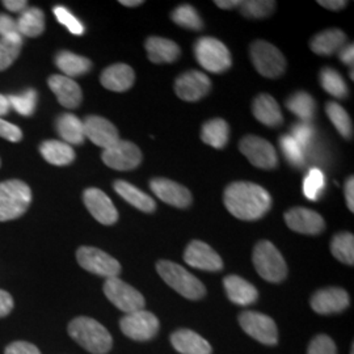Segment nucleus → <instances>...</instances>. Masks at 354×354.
<instances>
[{"label":"nucleus","instance_id":"obj_1","mask_svg":"<svg viewBox=\"0 0 354 354\" xmlns=\"http://www.w3.org/2000/svg\"><path fill=\"white\" fill-rule=\"evenodd\" d=\"M228 212L241 221L263 218L272 207V197L263 187L248 183H231L223 193Z\"/></svg>","mask_w":354,"mask_h":354},{"label":"nucleus","instance_id":"obj_2","mask_svg":"<svg viewBox=\"0 0 354 354\" xmlns=\"http://www.w3.org/2000/svg\"><path fill=\"white\" fill-rule=\"evenodd\" d=\"M68 335L92 354H106L113 345L109 330L95 319L80 317L68 324Z\"/></svg>","mask_w":354,"mask_h":354},{"label":"nucleus","instance_id":"obj_3","mask_svg":"<svg viewBox=\"0 0 354 354\" xmlns=\"http://www.w3.org/2000/svg\"><path fill=\"white\" fill-rule=\"evenodd\" d=\"M156 270L159 276L165 279V283L184 298L190 301H197L205 297V285L185 268L169 260H160L156 264Z\"/></svg>","mask_w":354,"mask_h":354},{"label":"nucleus","instance_id":"obj_4","mask_svg":"<svg viewBox=\"0 0 354 354\" xmlns=\"http://www.w3.org/2000/svg\"><path fill=\"white\" fill-rule=\"evenodd\" d=\"M252 263L257 273L273 283H279L288 276V266L279 248L269 241H259L252 253Z\"/></svg>","mask_w":354,"mask_h":354},{"label":"nucleus","instance_id":"obj_5","mask_svg":"<svg viewBox=\"0 0 354 354\" xmlns=\"http://www.w3.org/2000/svg\"><path fill=\"white\" fill-rule=\"evenodd\" d=\"M32 203V190L24 181L8 180L0 183V222L17 219Z\"/></svg>","mask_w":354,"mask_h":354},{"label":"nucleus","instance_id":"obj_6","mask_svg":"<svg viewBox=\"0 0 354 354\" xmlns=\"http://www.w3.org/2000/svg\"><path fill=\"white\" fill-rule=\"evenodd\" d=\"M194 55L200 66L214 74L227 71L232 64L227 46L214 37L198 38L194 44Z\"/></svg>","mask_w":354,"mask_h":354},{"label":"nucleus","instance_id":"obj_7","mask_svg":"<svg viewBox=\"0 0 354 354\" xmlns=\"http://www.w3.org/2000/svg\"><path fill=\"white\" fill-rule=\"evenodd\" d=\"M251 59L254 68L266 77L276 79L286 70V58L274 45L257 39L251 45Z\"/></svg>","mask_w":354,"mask_h":354},{"label":"nucleus","instance_id":"obj_8","mask_svg":"<svg viewBox=\"0 0 354 354\" xmlns=\"http://www.w3.org/2000/svg\"><path fill=\"white\" fill-rule=\"evenodd\" d=\"M104 294L121 311L131 314L145 308V297L118 277L108 279L104 283Z\"/></svg>","mask_w":354,"mask_h":354},{"label":"nucleus","instance_id":"obj_9","mask_svg":"<svg viewBox=\"0 0 354 354\" xmlns=\"http://www.w3.org/2000/svg\"><path fill=\"white\" fill-rule=\"evenodd\" d=\"M76 259L83 269L106 279L118 277L121 273V264L111 254L95 247H80Z\"/></svg>","mask_w":354,"mask_h":354},{"label":"nucleus","instance_id":"obj_10","mask_svg":"<svg viewBox=\"0 0 354 354\" xmlns=\"http://www.w3.org/2000/svg\"><path fill=\"white\" fill-rule=\"evenodd\" d=\"M120 327L129 339L134 342H149L158 335L160 323L150 311L140 310L127 314L120 320Z\"/></svg>","mask_w":354,"mask_h":354},{"label":"nucleus","instance_id":"obj_11","mask_svg":"<svg viewBox=\"0 0 354 354\" xmlns=\"http://www.w3.org/2000/svg\"><path fill=\"white\" fill-rule=\"evenodd\" d=\"M239 324L243 330L252 339L266 345L279 342V329L270 317L256 311H244L239 315Z\"/></svg>","mask_w":354,"mask_h":354},{"label":"nucleus","instance_id":"obj_12","mask_svg":"<svg viewBox=\"0 0 354 354\" xmlns=\"http://www.w3.org/2000/svg\"><path fill=\"white\" fill-rule=\"evenodd\" d=\"M241 152L251 165L261 169H273L279 165V156L270 142L256 137L245 136L239 143Z\"/></svg>","mask_w":354,"mask_h":354},{"label":"nucleus","instance_id":"obj_13","mask_svg":"<svg viewBox=\"0 0 354 354\" xmlns=\"http://www.w3.org/2000/svg\"><path fill=\"white\" fill-rule=\"evenodd\" d=\"M102 162L115 171H131L142 162V152L137 145L129 140H118L102 152Z\"/></svg>","mask_w":354,"mask_h":354},{"label":"nucleus","instance_id":"obj_14","mask_svg":"<svg viewBox=\"0 0 354 354\" xmlns=\"http://www.w3.org/2000/svg\"><path fill=\"white\" fill-rule=\"evenodd\" d=\"M212 89L209 76L201 71L190 70L178 76L175 83V92L184 102H198L205 97Z\"/></svg>","mask_w":354,"mask_h":354},{"label":"nucleus","instance_id":"obj_15","mask_svg":"<svg viewBox=\"0 0 354 354\" xmlns=\"http://www.w3.org/2000/svg\"><path fill=\"white\" fill-rule=\"evenodd\" d=\"M184 260L188 266L207 272H218L223 268L222 257L205 241H192L185 252Z\"/></svg>","mask_w":354,"mask_h":354},{"label":"nucleus","instance_id":"obj_16","mask_svg":"<svg viewBox=\"0 0 354 354\" xmlns=\"http://www.w3.org/2000/svg\"><path fill=\"white\" fill-rule=\"evenodd\" d=\"M84 205L91 215L105 226H112L118 221V212L112 200L97 188H88L83 194Z\"/></svg>","mask_w":354,"mask_h":354},{"label":"nucleus","instance_id":"obj_17","mask_svg":"<svg viewBox=\"0 0 354 354\" xmlns=\"http://www.w3.org/2000/svg\"><path fill=\"white\" fill-rule=\"evenodd\" d=\"M285 222L288 227L304 235H317L324 231L326 222L323 216L306 207H292L285 215Z\"/></svg>","mask_w":354,"mask_h":354},{"label":"nucleus","instance_id":"obj_18","mask_svg":"<svg viewBox=\"0 0 354 354\" xmlns=\"http://www.w3.org/2000/svg\"><path fill=\"white\" fill-rule=\"evenodd\" d=\"M84 136L93 145L102 147L104 150L112 147L120 140L117 127L111 121L100 115H88L84 121Z\"/></svg>","mask_w":354,"mask_h":354},{"label":"nucleus","instance_id":"obj_19","mask_svg":"<svg viewBox=\"0 0 354 354\" xmlns=\"http://www.w3.org/2000/svg\"><path fill=\"white\" fill-rule=\"evenodd\" d=\"M351 304L349 294L342 288H326L311 297V307L320 315L339 314Z\"/></svg>","mask_w":354,"mask_h":354},{"label":"nucleus","instance_id":"obj_20","mask_svg":"<svg viewBox=\"0 0 354 354\" xmlns=\"http://www.w3.org/2000/svg\"><path fill=\"white\" fill-rule=\"evenodd\" d=\"M150 188L152 193L156 194L163 203L180 209L188 207L193 200L192 193L188 188L169 178H163V177L152 178L150 181Z\"/></svg>","mask_w":354,"mask_h":354},{"label":"nucleus","instance_id":"obj_21","mask_svg":"<svg viewBox=\"0 0 354 354\" xmlns=\"http://www.w3.org/2000/svg\"><path fill=\"white\" fill-rule=\"evenodd\" d=\"M48 83L62 106L67 109H75L80 105L83 93L80 86L74 79L64 75H53L49 77Z\"/></svg>","mask_w":354,"mask_h":354},{"label":"nucleus","instance_id":"obj_22","mask_svg":"<svg viewBox=\"0 0 354 354\" xmlns=\"http://www.w3.org/2000/svg\"><path fill=\"white\" fill-rule=\"evenodd\" d=\"M171 344L178 353L212 354V345L190 329H178L171 335Z\"/></svg>","mask_w":354,"mask_h":354},{"label":"nucleus","instance_id":"obj_23","mask_svg":"<svg viewBox=\"0 0 354 354\" xmlns=\"http://www.w3.org/2000/svg\"><path fill=\"white\" fill-rule=\"evenodd\" d=\"M102 84L113 92H125L131 88L136 80L134 70L125 64H115L102 71Z\"/></svg>","mask_w":354,"mask_h":354},{"label":"nucleus","instance_id":"obj_24","mask_svg":"<svg viewBox=\"0 0 354 354\" xmlns=\"http://www.w3.org/2000/svg\"><path fill=\"white\" fill-rule=\"evenodd\" d=\"M252 113L254 118L266 127H277L283 122V114L279 102L268 93H261L253 100Z\"/></svg>","mask_w":354,"mask_h":354},{"label":"nucleus","instance_id":"obj_25","mask_svg":"<svg viewBox=\"0 0 354 354\" xmlns=\"http://www.w3.org/2000/svg\"><path fill=\"white\" fill-rule=\"evenodd\" d=\"M223 286L228 299L238 306H250L254 304L259 298L257 289L251 282L241 279L239 276H227L223 279Z\"/></svg>","mask_w":354,"mask_h":354},{"label":"nucleus","instance_id":"obj_26","mask_svg":"<svg viewBox=\"0 0 354 354\" xmlns=\"http://www.w3.org/2000/svg\"><path fill=\"white\" fill-rule=\"evenodd\" d=\"M145 46L152 64H171L175 62L181 54L176 42L168 38L152 36L146 39Z\"/></svg>","mask_w":354,"mask_h":354},{"label":"nucleus","instance_id":"obj_27","mask_svg":"<svg viewBox=\"0 0 354 354\" xmlns=\"http://www.w3.org/2000/svg\"><path fill=\"white\" fill-rule=\"evenodd\" d=\"M346 35L342 29L330 28L327 30H323L322 33L317 35L311 39L310 46L311 50L317 55H332L335 53H339L345 46Z\"/></svg>","mask_w":354,"mask_h":354},{"label":"nucleus","instance_id":"obj_28","mask_svg":"<svg viewBox=\"0 0 354 354\" xmlns=\"http://www.w3.org/2000/svg\"><path fill=\"white\" fill-rule=\"evenodd\" d=\"M113 188L127 203L137 207L140 212L149 213V214L155 212L156 203L153 201L151 196L146 194L145 192L138 189L133 184L124 180H117L113 184Z\"/></svg>","mask_w":354,"mask_h":354},{"label":"nucleus","instance_id":"obj_29","mask_svg":"<svg viewBox=\"0 0 354 354\" xmlns=\"http://www.w3.org/2000/svg\"><path fill=\"white\" fill-rule=\"evenodd\" d=\"M42 158L53 165H68L75 160L74 149L64 140H45L39 146Z\"/></svg>","mask_w":354,"mask_h":354},{"label":"nucleus","instance_id":"obj_30","mask_svg":"<svg viewBox=\"0 0 354 354\" xmlns=\"http://www.w3.org/2000/svg\"><path fill=\"white\" fill-rule=\"evenodd\" d=\"M57 131L59 137L67 145H82L86 136H84V125L80 118H77L75 114H61L57 120Z\"/></svg>","mask_w":354,"mask_h":354},{"label":"nucleus","instance_id":"obj_31","mask_svg":"<svg viewBox=\"0 0 354 354\" xmlns=\"http://www.w3.org/2000/svg\"><path fill=\"white\" fill-rule=\"evenodd\" d=\"M55 64L64 73V76L71 79L87 74L92 67V62L88 58L67 50L59 51L57 54Z\"/></svg>","mask_w":354,"mask_h":354},{"label":"nucleus","instance_id":"obj_32","mask_svg":"<svg viewBox=\"0 0 354 354\" xmlns=\"http://www.w3.org/2000/svg\"><path fill=\"white\" fill-rule=\"evenodd\" d=\"M286 108L302 122L311 124L317 113V102L310 93L304 91H298L292 93L286 100Z\"/></svg>","mask_w":354,"mask_h":354},{"label":"nucleus","instance_id":"obj_33","mask_svg":"<svg viewBox=\"0 0 354 354\" xmlns=\"http://www.w3.org/2000/svg\"><path fill=\"white\" fill-rule=\"evenodd\" d=\"M228 137H230V127L227 122L222 118L209 120L207 122L203 124L201 129L203 142L218 150L226 147Z\"/></svg>","mask_w":354,"mask_h":354},{"label":"nucleus","instance_id":"obj_34","mask_svg":"<svg viewBox=\"0 0 354 354\" xmlns=\"http://www.w3.org/2000/svg\"><path fill=\"white\" fill-rule=\"evenodd\" d=\"M19 32L24 37H38L45 30V15L36 7H28L17 20Z\"/></svg>","mask_w":354,"mask_h":354},{"label":"nucleus","instance_id":"obj_35","mask_svg":"<svg viewBox=\"0 0 354 354\" xmlns=\"http://www.w3.org/2000/svg\"><path fill=\"white\" fill-rule=\"evenodd\" d=\"M326 113L336 130L340 133L342 138L352 140L353 137V124L351 115L342 108L339 102H329L326 105Z\"/></svg>","mask_w":354,"mask_h":354},{"label":"nucleus","instance_id":"obj_36","mask_svg":"<svg viewBox=\"0 0 354 354\" xmlns=\"http://www.w3.org/2000/svg\"><path fill=\"white\" fill-rule=\"evenodd\" d=\"M320 84L323 89L336 99H345L348 96V86L342 76L333 67H323L320 74Z\"/></svg>","mask_w":354,"mask_h":354},{"label":"nucleus","instance_id":"obj_37","mask_svg":"<svg viewBox=\"0 0 354 354\" xmlns=\"http://www.w3.org/2000/svg\"><path fill=\"white\" fill-rule=\"evenodd\" d=\"M330 251L337 259L346 266L354 264V236L351 232H340L333 236L330 241Z\"/></svg>","mask_w":354,"mask_h":354},{"label":"nucleus","instance_id":"obj_38","mask_svg":"<svg viewBox=\"0 0 354 354\" xmlns=\"http://www.w3.org/2000/svg\"><path fill=\"white\" fill-rule=\"evenodd\" d=\"M171 19L177 26L192 29V30H201L203 28V19L194 7L189 4H181L171 13Z\"/></svg>","mask_w":354,"mask_h":354},{"label":"nucleus","instance_id":"obj_39","mask_svg":"<svg viewBox=\"0 0 354 354\" xmlns=\"http://www.w3.org/2000/svg\"><path fill=\"white\" fill-rule=\"evenodd\" d=\"M276 1L272 0H248L241 1L239 8L244 17L266 19L276 11Z\"/></svg>","mask_w":354,"mask_h":354},{"label":"nucleus","instance_id":"obj_40","mask_svg":"<svg viewBox=\"0 0 354 354\" xmlns=\"http://www.w3.org/2000/svg\"><path fill=\"white\" fill-rule=\"evenodd\" d=\"M8 102L11 108L21 115H32L36 111L37 105V92L35 89H28L21 95L8 96Z\"/></svg>","mask_w":354,"mask_h":354},{"label":"nucleus","instance_id":"obj_41","mask_svg":"<svg viewBox=\"0 0 354 354\" xmlns=\"http://www.w3.org/2000/svg\"><path fill=\"white\" fill-rule=\"evenodd\" d=\"M326 178L320 169L313 168L304 178V193L310 201H317L324 189Z\"/></svg>","mask_w":354,"mask_h":354},{"label":"nucleus","instance_id":"obj_42","mask_svg":"<svg viewBox=\"0 0 354 354\" xmlns=\"http://www.w3.org/2000/svg\"><path fill=\"white\" fill-rule=\"evenodd\" d=\"M279 147L291 165L302 167L304 165V151L301 149V146L292 140L290 134L281 137Z\"/></svg>","mask_w":354,"mask_h":354},{"label":"nucleus","instance_id":"obj_43","mask_svg":"<svg viewBox=\"0 0 354 354\" xmlns=\"http://www.w3.org/2000/svg\"><path fill=\"white\" fill-rule=\"evenodd\" d=\"M21 42L0 38V71L7 70L21 51Z\"/></svg>","mask_w":354,"mask_h":354},{"label":"nucleus","instance_id":"obj_44","mask_svg":"<svg viewBox=\"0 0 354 354\" xmlns=\"http://www.w3.org/2000/svg\"><path fill=\"white\" fill-rule=\"evenodd\" d=\"M53 12L55 15L57 20L66 26L73 35L75 36H82L84 33V26L76 19L73 13L70 12L64 6H57L54 7Z\"/></svg>","mask_w":354,"mask_h":354},{"label":"nucleus","instance_id":"obj_45","mask_svg":"<svg viewBox=\"0 0 354 354\" xmlns=\"http://www.w3.org/2000/svg\"><path fill=\"white\" fill-rule=\"evenodd\" d=\"M291 137L295 140L302 150H306L314 138V127L310 122H297L291 127Z\"/></svg>","mask_w":354,"mask_h":354},{"label":"nucleus","instance_id":"obj_46","mask_svg":"<svg viewBox=\"0 0 354 354\" xmlns=\"http://www.w3.org/2000/svg\"><path fill=\"white\" fill-rule=\"evenodd\" d=\"M0 38H6V39L23 44V36L19 32L17 20L3 13H0Z\"/></svg>","mask_w":354,"mask_h":354},{"label":"nucleus","instance_id":"obj_47","mask_svg":"<svg viewBox=\"0 0 354 354\" xmlns=\"http://www.w3.org/2000/svg\"><path fill=\"white\" fill-rule=\"evenodd\" d=\"M307 354H337V348L327 335H317L310 342Z\"/></svg>","mask_w":354,"mask_h":354},{"label":"nucleus","instance_id":"obj_48","mask_svg":"<svg viewBox=\"0 0 354 354\" xmlns=\"http://www.w3.org/2000/svg\"><path fill=\"white\" fill-rule=\"evenodd\" d=\"M0 137L16 143L23 140V131L20 127L0 118Z\"/></svg>","mask_w":354,"mask_h":354},{"label":"nucleus","instance_id":"obj_49","mask_svg":"<svg viewBox=\"0 0 354 354\" xmlns=\"http://www.w3.org/2000/svg\"><path fill=\"white\" fill-rule=\"evenodd\" d=\"M6 354H41L37 346L26 342H15L6 348Z\"/></svg>","mask_w":354,"mask_h":354},{"label":"nucleus","instance_id":"obj_50","mask_svg":"<svg viewBox=\"0 0 354 354\" xmlns=\"http://www.w3.org/2000/svg\"><path fill=\"white\" fill-rule=\"evenodd\" d=\"M13 308V299L10 292L0 290V317H7Z\"/></svg>","mask_w":354,"mask_h":354},{"label":"nucleus","instance_id":"obj_51","mask_svg":"<svg viewBox=\"0 0 354 354\" xmlns=\"http://www.w3.org/2000/svg\"><path fill=\"white\" fill-rule=\"evenodd\" d=\"M345 200L348 209L353 213L354 212V177L351 176L345 183Z\"/></svg>","mask_w":354,"mask_h":354},{"label":"nucleus","instance_id":"obj_52","mask_svg":"<svg viewBox=\"0 0 354 354\" xmlns=\"http://www.w3.org/2000/svg\"><path fill=\"white\" fill-rule=\"evenodd\" d=\"M3 6L11 12H23L28 8V1L26 0H4Z\"/></svg>","mask_w":354,"mask_h":354},{"label":"nucleus","instance_id":"obj_53","mask_svg":"<svg viewBox=\"0 0 354 354\" xmlns=\"http://www.w3.org/2000/svg\"><path fill=\"white\" fill-rule=\"evenodd\" d=\"M339 58L344 64H351L353 67L354 62V48L353 44L348 45V46H344L342 50L339 51Z\"/></svg>","mask_w":354,"mask_h":354},{"label":"nucleus","instance_id":"obj_54","mask_svg":"<svg viewBox=\"0 0 354 354\" xmlns=\"http://www.w3.org/2000/svg\"><path fill=\"white\" fill-rule=\"evenodd\" d=\"M317 3L322 7L330 10V11H339V10L345 8L348 4V1H345V0H319Z\"/></svg>","mask_w":354,"mask_h":354},{"label":"nucleus","instance_id":"obj_55","mask_svg":"<svg viewBox=\"0 0 354 354\" xmlns=\"http://www.w3.org/2000/svg\"><path fill=\"white\" fill-rule=\"evenodd\" d=\"M241 0H215V4L222 10H232L241 6Z\"/></svg>","mask_w":354,"mask_h":354},{"label":"nucleus","instance_id":"obj_56","mask_svg":"<svg viewBox=\"0 0 354 354\" xmlns=\"http://www.w3.org/2000/svg\"><path fill=\"white\" fill-rule=\"evenodd\" d=\"M10 109H11V105L8 102V96H4L0 93V117L8 113Z\"/></svg>","mask_w":354,"mask_h":354},{"label":"nucleus","instance_id":"obj_57","mask_svg":"<svg viewBox=\"0 0 354 354\" xmlns=\"http://www.w3.org/2000/svg\"><path fill=\"white\" fill-rule=\"evenodd\" d=\"M120 3L125 7H138L140 4H143L142 0H121Z\"/></svg>","mask_w":354,"mask_h":354},{"label":"nucleus","instance_id":"obj_58","mask_svg":"<svg viewBox=\"0 0 354 354\" xmlns=\"http://www.w3.org/2000/svg\"><path fill=\"white\" fill-rule=\"evenodd\" d=\"M354 353V345H352V353L351 354H353Z\"/></svg>","mask_w":354,"mask_h":354}]
</instances>
